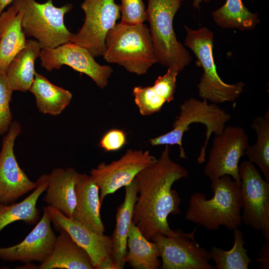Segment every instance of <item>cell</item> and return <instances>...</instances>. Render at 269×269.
Instances as JSON below:
<instances>
[{
	"instance_id": "4",
	"label": "cell",
	"mask_w": 269,
	"mask_h": 269,
	"mask_svg": "<svg viewBox=\"0 0 269 269\" xmlns=\"http://www.w3.org/2000/svg\"><path fill=\"white\" fill-rule=\"evenodd\" d=\"M231 119V115L217 104H208L207 100L202 101L190 98L186 100L180 106L179 115L176 117L169 132L149 140L152 146L161 145H178L179 156L186 158L182 145L185 132L189 130V127L193 123H200L206 128L205 140L201 147L197 161L201 164L205 161L206 150L210 136L213 134H220Z\"/></svg>"
},
{
	"instance_id": "36",
	"label": "cell",
	"mask_w": 269,
	"mask_h": 269,
	"mask_svg": "<svg viewBox=\"0 0 269 269\" xmlns=\"http://www.w3.org/2000/svg\"><path fill=\"white\" fill-rule=\"evenodd\" d=\"M211 0H193L192 3V6L195 8L200 9V4L204 2L205 3L209 2Z\"/></svg>"
},
{
	"instance_id": "34",
	"label": "cell",
	"mask_w": 269,
	"mask_h": 269,
	"mask_svg": "<svg viewBox=\"0 0 269 269\" xmlns=\"http://www.w3.org/2000/svg\"><path fill=\"white\" fill-rule=\"evenodd\" d=\"M97 269H116L112 255L106 256L100 263Z\"/></svg>"
},
{
	"instance_id": "11",
	"label": "cell",
	"mask_w": 269,
	"mask_h": 269,
	"mask_svg": "<svg viewBox=\"0 0 269 269\" xmlns=\"http://www.w3.org/2000/svg\"><path fill=\"white\" fill-rule=\"evenodd\" d=\"M156 159L148 150L130 149L118 160L109 164L102 162L93 168L90 175L99 188L101 203L107 195L129 185L139 172Z\"/></svg>"
},
{
	"instance_id": "30",
	"label": "cell",
	"mask_w": 269,
	"mask_h": 269,
	"mask_svg": "<svg viewBox=\"0 0 269 269\" xmlns=\"http://www.w3.org/2000/svg\"><path fill=\"white\" fill-rule=\"evenodd\" d=\"M12 92L5 73L0 72V135L7 133L12 122L10 109Z\"/></svg>"
},
{
	"instance_id": "25",
	"label": "cell",
	"mask_w": 269,
	"mask_h": 269,
	"mask_svg": "<svg viewBox=\"0 0 269 269\" xmlns=\"http://www.w3.org/2000/svg\"><path fill=\"white\" fill-rule=\"evenodd\" d=\"M35 97L37 108L43 114L60 115L70 104L72 93L57 86L42 75L35 72L33 83L29 89Z\"/></svg>"
},
{
	"instance_id": "19",
	"label": "cell",
	"mask_w": 269,
	"mask_h": 269,
	"mask_svg": "<svg viewBox=\"0 0 269 269\" xmlns=\"http://www.w3.org/2000/svg\"><path fill=\"white\" fill-rule=\"evenodd\" d=\"M21 10L14 3L0 15V72L5 73L15 56L25 45L21 27Z\"/></svg>"
},
{
	"instance_id": "10",
	"label": "cell",
	"mask_w": 269,
	"mask_h": 269,
	"mask_svg": "<svg viewBox=\"0 0 269 269\" xmlns=\"http://www.w3.org/2000/svg\"><path fill=\"white\" fill-rule=\"evenodd\" d=\"M248 135L240 127L225 126L222 132L215 135L209 158L204 170L210 180L224 175H230L240 183L239 160L245 155Z\"/></svg>"
},
{
	"instance_id": "16",
	"label": "cell",
	"mask_w": 269,
	"mask_h": 269,
	"mask_svg": "<svg viewBox=\"0 0 269 269\" xmlns=\"http://www.w3.org/2000/svg\"><path fill=\"white\" fill-rule=\"evenodd\" d=\"M48 212L55 229L66 232L88 254L94 269L107 256L112 255L111 236L95 233L79 221L68 217L49 206L44 207Z\"/></svg>"
},
{
	"instance_id": "26",
	"label": "cell",
	"mask_w": 269,
	"mask_h": 269,
	"mask_svg": "<svg viewBox=\"0 0 269 269\" xmlns=\"http://www.w3.org/2000/svg\"><path fill=\"white\" fill-rule=\"evenodd\" d=\"M146 239L132 222L128 233L125 262L134 269L160 268V252L157 245Z\"/></svg>"
},
{
	"instance_id": "29",
	"label": "cell",
	"mask_w": 269,
	"mask_h": 269,
	"mask_svg": "<svg viewBox=\"0 0 269 269\" xmlns=\"http://www.w3.org/2000/svg\"><path fill=\"white\" fill-rule=\"evenodd\" d=\"M234 242L232 248L226 251L213 246L209 251L211 259L216 269H248L253 261L248 255L243 233L238 229L233 230Z\"/></svg>"
},
{
	"instance_id": "6",
	"label": "cell",
	"mask_w": 269,
	"mask_h": 269,
	"mask_svg": "<svg viewBox=\"0 0 269 269\" xmlns=\"http://www.w3.org/2000/svg\"><path fill=\"white\" fill-rule=\"evenodd\" d=\"M184 27L186 33L185 44L193 52L203 70L197 85L199 96L216 104L237 100L244 91L245 83L239 81L227 84L219 77L213 55V32L206 27L197 29L187 25Z\"/></svg>"
},
{
	"instance_id": "8",
	"label": "cell",
	"mask_w": 269,
	"mask_h": 269,
	"mask_svg": "<svg viewBox=\"0 0 269 269\" xmlns=\"http://www.w3.org/2000/svg\"><path fill=\"white\" fill-rule=\"evenodd\" d=\"M242 198V222L261 231L269 240V182L254 164L245 160L239 165Z\"/></svg>"
},
{
	"instance_id": "12",
	"label": "cell",
	"mask_w": 269,
	"mask_h": 269,
	"mask_svg": "<svg viewBox=\"0 0 269 269\" xmlns=\"http://www.w3.org/2000/svg\"><path fill=\"white\" fill-rule=\"evenodd\" d=\"M192 233L182 232L174 237L156 234L151 240L157 246L161 258V269H214L210 264L209 251L194 240Z\"/></svg>"
},
{
	"instance_id": "18",
	"label": "cell",
	"mask_w": 269,
	"mask_h": 269,
	"mask_svg": "<svg viewBox=\"0 0 269 269\" xmlns=\"http://www.w3.org/2000/svg\"><path fill=\"white\" fill-rule=\"evenodd\" d=\"M180 72L177 67H170L163 75L158 77L152 86L134 88V101L141 115L149 116L157 113L165 103L174 99L176 77Z\"/></svg>"
},
{
	"instance_id": "2",
	"label": "cell",
	"mask_w": 269,
	"mask_h": 269,
	"mask_svg": "<svg viewBox=\"0 0 269 269\" xmlns=\"http://www.w3.org/2000/svg\"><path fill=\"white\" fill-rule=\"evenodd\" d=\"M211 198L202 192L190 198L185 219L208 230H217L223 226L229 230L241 225L242 198L240 183L230 175L211 180Z\"/></svg>"
},
{
	"instance_id": "5",
	"label": "cell",
	"mask_w": 269,
	"mask_h": 269,
	"mask_svg": "<svg viewBox=\"0 0 269 269\" xmlns=\"http://www.w3.org/2000/svg\"><path fill=\"white\" fill-rule=\"evenodd\" d=\"M184 0H147L146 21L157 62L164 67H177L180 72L192 60L189 51L176 38L173 18Z\"/></svg>"
},
{
	"instance_id": "1",
	"label": "cell",
	"mask_w": 269,
	"mask_h": 269,
	"mask_svg": "<svg viewBox=\"0 0 269 269\" xmlns=\"http://www.w3.org/2000/svg\"><path fill=\"white\" fill-rule=\"evenodd\" d=\"M188 175L185 167L171 159L166 145L158 159L134 177L138 192L133 222L146 239L158 233L174 237L180 233L170 228L168 217L181 213V199L172 187Z\"/></svg>"
},
{
	"instance_id": "21",
	"label": "cell",
	"mask_w": 269,
	"mask_h": 269,
	"mask_svg": "<svg viewBox=\"0 0 269 269\" xmlns=\"http://www.w3.org/2000/svg\"><path fill=\"white\" fill-rule=\"evenodd\" d=\"M125 187L124 200L117 208L116 225L111 236L113 242L112 255L116 269H123L126 264L128 233L133 222L134 208L137 198L138 191L134 178Z\"/></svg>"
},
{
	"instance_id": "17",
	"label": "cell",
	"mask_w": 269,
	"mask_h": 269,
	"mask_svg": "<svg viewBox=\"0 0 269 269\" xmlns=\"http://www.w3.org/2000/svg\"><path fill=\"white\" fill-rule=\"evenodd\" d=\"M100 189L92 176L78 173L75 185L76 206L72 218L99 234L103 235L105 226L102 221Z\"/></svg>"
},
{
	"instance_id": "27",
	"label": "cell",
	"mask_w": 269,
	"mask_h": 269,
	"mask_svg": "<svg viewBox=\"0 0 269 269\" xmlns=\"http://www.w3.org/2000/svg\"><path fill=\"white\" fill-rule=\"evenodd\" d=\"M213 20L224 28L251 30L260 23L257 13L250 11L242 0H226L219 8L212 13Z\"/></svg>"
},
{
	"instance_id": "24",
	"label": "cell",
	"mask_w": 269,
	"mask_h": 269,
	"mask_svg": "<svg viewBox=\"0 0 269 269\" xmlns=\"http://www.w3.org/2000/svg\"><path fill=\"white\" fill-rule=\"evenodd\" d=\"M49 174H42L37 179L33 191L18 203L0 205V233L4 228L14 222L21 221L34 225L39 219V210L36 207L40 195L48 184Z\"/></svg>"
},
{
	"instance_id": "13",
	"label": "cell",
	"mask_w": 269,
	"mask_h": 269,
	"mask_svg": "<svg viewBox=\"0 0 269 269\" xmlns=\"http://www.w3.org/2000/svg\"><path fill=\"white\" fill-rule=\"evenodd\" d=\"M41 66L47 71L59 69L65 65L89 76L101 89L107 87L113 70L98 63L89 51L69 42L52 49H41Z\"/></svg>"
},
{
	"instance_id": "22",
	"label": "cell",
	"mask_w": 269,
	"mask_h": 269,
	"mask_svg": "<svg viewBox=\"0 0 269 269\" xmlns=\"http://www.w3.org/2000/svg\"><path fill=\"white\" fill-rule=\"evenodd\" d=\"M56 237L48 258L38 266L40 269H93L87 253L65 231Z\"/></svg>"
},
{
	"instance_id": "15",
	"label": "cell",
	"mask_w": 269,
	"mask_h": 269,
	"mask_svg": "<svg viewBox=\"0 0 269 269\" xmlns=\"http://www.w3.org/2000/svg\"><path fill=\"white\" fill-rule=\"evenodd\" d=\"M51 224L48 212L44 207L42 218L20 243L0 248V259L4 261L24 263L43 262L50 255L56 239Z\"/></svg>"
},
{
	"instance_id": "32",
	"label": "cell",
	"mask_w": 269,
	"mask_h": 269,
	"mask_svg": "<svg viewBox=\"0 0 269 269\" xmlns=\"http://www.w3.org/2000/svg\"><path fill=\"white\" fill-rule=\"evenodd\" d=\"M127 143L126 134L122 130L113 129L107 132L100 141L99 145L106 151L122 148Z\"/></svg>"
},
{
	"instance_id": "33",
	"label": "cell",
	"mask_w": 269,
	"mask_h": 269,
	"mask_svg": "<svg viewBox=\"0 0 269 269\" xmlns=\"http://www.w3.org/2000/svg\"><path fill=\"white\" fill-rule=\"evenodd\" d=\"M257 261L260 269H269V240H266L261 249Z\"/></svg>"
},
{
	"instance_id": "14",
	"label": "cell",
	"mask_w": 269,
	"mask_h": 269,
	"mask_svg": "<svg viewBox=\"0 0 269 269\" xmlns=\"http://www.w3.org/2000/svg\"><path fill=\"white\" fill-rule=\"evenodd\" d=\"M21 131L20 124L12 122L3 137L0 151V205L9 204L35 189L31 181L20 167L14 152L15 139Z\"/></svg>"
},
{
	"instance_id": "23",
	"label": "cell",
	"mask_w": 269,
	"mask_h": 269,
	"mask_svg": "<svg viewBox=\"0 0 269 269\" xmlns=\"http://www.w3.org/2000/svg\"><path fill=\"white\" fill-rule=\"evenodd\" d=\"M41 50V46L37 40H26L25 47L14 57L5 73L13 92L29 91L36 72L35 61L40 57Z\"/></svg>"
},
{
	"instance_id": "35",
	"label": "cell",
	"mask_w": 269,
	"mask_h": 269,
	"mask_svg": "<svg viewBox=\"0 0 269 269\" xmlns=\"http://www.w3.org/2000/svg\"><path fill=\"white\" fill-rule=\"evenodd\" d=\"M13 0H0V15L6 6L11 4Z\"/></svg>"
},
{
	"instance_id": "9",
	"label": "cell",
	"mask_w": 269,
	"mask_h": 269,
	"mask_svg": "<svg viewBox=\"0 0 269 269\" xmlns=\"http://www.w3.org/2000/svg\"><path fill=\"white\" fill-rule=\"evenodd\" d=\"M84 24L70 41L88 49L95 58L103 56L109 31L121 17V6L115 0H84L81 5Z\"/></svg>"
},
{
	"instance_id": "3",
	"label": "cell",
	"mask_w": 269,
	"mask_h": 269,
	"mask_svg": "<svg viewBox=\"0 0 269 269\" xmlns=\"http://www.w3.org/2000/svg\"><path fill=\"white\" fill-rule=\"evenodd\" d=\"M103 56L137 75L146 74L157 62L149 28L144 23H116L106 37Z\"/></svg>"
},
{
	"instance_id": "20",
	"label": "cell",
	"mask_w": 269,
	"mask_h": 269,
	"mask_svg": "<svg viewBox=\"0 0 269 269\" xmlns=\"http://www.w3.org/2000/svg\"><path fill=\"white\" fill-rule=\"evenodd\" d=\"M78 172L75 168H56L49 174L44 201L48 206L72 218L76 206L75 185Z\"/></svg>"
},
{
	"instance_id": "7",
	"label": "cell",
	"mask_w": 269,
	"mask_h": 269,
	"mask_svg": "<svg viewBox=\"0 0 269 269\" xmlns=\"http://www.w3.org/2000/svg\"><path fill=\"white\" fill-rule=\"evenodd\" d=\"M22 11L21 27L25 35L34 37L41 49H52L70 41L73 34L64 23L70 3L56 7L52 0L40 3L35 0H13Z\"/></svg>"
},
{
	"instance_id": "31",
	"label": "cell",
	"mask_w": 269,
	"mask_h": 269,
	"mask_svg": "<svg viewBox=\"0 0 269 269\" xmlns=\"http://www.w3.org/2000/svg\"><path fill=\"white\" fill-rule=\"evenodd\" d=\"M121 23L134 25L146 21V9L142 0H121Z\"/></svg>"
},
{
	"instance_id": "28",
	"label": "cell",
	"mask_w": 269,
	"mask_h": 269,
	"mask_svg": "<svg viewBox=\"0 0 269 269\" xmlns=\"http://www.w3.org/2000/svg\"><path fill=\"white\" fill-rule=\"evenodd\" d=\"M251 128L257 134L256 142L248 145L245 151L248 160L256 164L269 182V111L255 118Z\"/></svg>"
}]
</instances>
